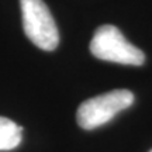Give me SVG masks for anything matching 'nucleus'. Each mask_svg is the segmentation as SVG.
<instances>
[{"mask_svg": "<svg viewBox=\"0 0 152 152\" xmlns=\"http://www.w3.org/2000/svg\"><path fill=\"white\" fill-rule=\"evenodd\" d=\"M90 52L102 61L121 65L140 66L145 62V55L140 48L128 42L123 33L111 24L96 30L90 41Z\"/></svg>", "mask_w": 152, "mask_h": 152, "instance_id": "f257e3e1", "label": "nucleus"}, {"mask_svg": "<svg viewBox=\"0 0 152 152\" xmlns=\"http://www.w3.org/2000/svg\"><path fill=\"white\" fill-rule=\"evenodd\" d=\"M132 103L134 94L130 90H111L83 102L76 111V121L83 130H94L111 121Z\"/></svg>", "mask_w": 152, "mask_h": 152, "instance_id": "f03ea898", "label": "nucleus"}, {"mask_svg": "<svg viewBox=\"0 0 152 152\" xmlns=\"http://www.w3.org/2000/svg\"><path fill=\"white\" fill-rule=\"evenodd\" d=\"M23 28L28 39L44 51H54L59 34L49 9L42 0H20Z\"/></svg>", "mask_w": 152, "mask_h": 152, "instance_id": "7ed1b4c3", "label": "nucleus"}, {"mask_svg": "<svg viewBox=\"0 0 152 152\" xmlns=\"http://www.w3.org/2000/svg\"><path fill=\"white\" fill-rule=\"evenodd\" d=\"M23 130L14 121L0 117V151H10L20 145Z\"/></svg>", "mask_w": 152, "mask_h": 152, "instance_id": "20e7f679", "label": "nucleus"}, {"mask_svg": "<svg viewBox=\"0 0 152 152\" xmlns=\"http://www.w3.org/2000/svg\"><path fill=\"white\" fill-rule=\"evenodd\" d=\"M151 152H152V151H151Z\"/></svg>", "mask_w": 152, "mask_h": 152, "instance_id": "39448f33", "label": "nucleus"}]
</instances>
